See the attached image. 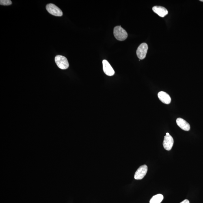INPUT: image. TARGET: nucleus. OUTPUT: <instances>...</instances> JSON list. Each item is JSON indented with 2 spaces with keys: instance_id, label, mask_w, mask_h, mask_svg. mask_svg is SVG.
Wrapping results in <instances>:
<instances>
[{
  "instance_id": "obj_1",
  "label": "nucleus",
  "mask_w": 203,
  "mask_h": 203,
  "mask_svg": "<svg viewBox=\"0 0 203 203\" xmlns=\"http://www.w3.org/2000/svg\"><path fill=\"white\" fill-rule=\"evenodd\" d=\"M113 33L115 38L117 40L124 41L127 38V33L120 26H116L114 27Z\"/></svg>"
},
{
  "instance_id": "obj_2",
  "label": "nucleus",
  "mask_w": 203,
  "mask_h": 203,
  "mask_svg": "<svg viewBox=\"0 0 203 203\" xmlns=\"http://www.w3.org/2000/svg\"><path fill=\"white\" fill-rule=\"evenodd\" d=\"M55 61L56 64L59 69L62 70L68 69L69 63L66 58L63 56L58 55L55 57Z\"/></svg>"
},
{
  "instance_id": "obj_3",
  "label": "nucleus",
  "mask_w": 203,
  "mask_h": 203,
  "mask_svg": "<svg viewBox=\"0 0 203 203\" xmlns=\"http://www.w3.org/2000/svg\"><path fill=\"white\" fill-rule=\"evenodd\" d=\"M46 9L50 14L53 16L58 17L63 16V13L61 9L53 3L46 5Z\"/></svg>"
},
{
  "instance_id": "obj_4",
  "label": "nucleus",
  "mask_w": 203,
  "mask_h": 203,
  "mask_svg": "<svg viewBox=\"0 0 203 203\" xmlns=\"http://www.w3.org/2000/svg\"><path fill=\"white\" fill-rule=\"evenodd\" d=\"M148 45L146 43H142L139 46L137 50V55L140 59H143L146 57L148 50Z\"/></svg>"
},
{
  "instance_id": "obj_5",
  "label": "nucleus",
  "mask_w": 203,
  "mask_h": 203,
  "mask_svg": "<svg viewBox=\"0 0 203 203\" xmlns=\"http://www.w3.org/2000/svg\"><path fill=\"white\" fill-rule=\"evenodd\" d=\"M148 167L146 165H143L140 167L135 172L134 175L135 179L142 180L146 175L148 172Z\"/></svg>"
},
{
  "instance_id": "obj_6",
  "label": "nucleus",
  "mask_w": 203,
  "mask_h": 203,
  "mask_svg": "<svg viewBox=\"0 0 203 203\" xmlns=\"http://www.w3.org/2000/svg\"><path fill=\"white\" fill-rule=\"evenodd\" d=\"M104 72L106 75L109 76H112L114 75L115 72L111 65L109 62L105 59L102 61Z\"/></svg>"
},
{
  "instance_id": "obj_7",
  "label": "nucleus",
  "mask_w": 203,
  "mask_h": 203,
  "mask_svg": "<svg viewBox=\"0 0 203 203\" xmlns=\"http://www.w3.org/2000/svg\"><path fill=\"white\" fill-rule=\"evenodd\" d=\"M174 143V139L170 135L165 136L163 142V146L165 150H170L172 149Z\"/></svg>"
},
{
  "instance_id": "obj_8",
  "label": "nucleus",
  "mask_w": 203,
  "mask_h": 203,
  "mask_svg": "<svg viewBox=\"0 0 203 203\" xmlns=\"http://www.w3.org/2000/svg\"><path fill=\"white\" fill-rule=\"evenodd\" d=\"M152 10L154 13L161 17H164L168 14V11L163 7L156 6L152 8Z\"/></svg>"
},
{
  "instance_id": "obj_9",
  "label": "nucleus",
  "mask_w": 203,
  "mask_h": 203,
  "mask_svg": "<svg viewBox=\"0 0 203 203\" xmlns=\"http://www.w3.org/2000/svg\"><path fill=\"white\" fill-rule=\"evenodd\" d=\"M158 96L159 99L163 103L166 104L170 103L171 98L170 96L166 92H162V91L158 93Z\"/></svg>"
},
{
  "instance_id": "obj_10",
  "label": "nucleus",
  "mask_w": 203,
  "mask_h": 203,
  "mask_svg": "<svg viewBox=\"0 0 203 203\" xmlns=\"http://www.w3.org/2000/svg\"><path fill=\"white\" fill-rule=\"evenodd\" d=\"M176 124L178 126L185 131H189L190 128V124L183 119L178 118L176 119Z\"/></svg>"
},
{
  "instance_id": "obj_11",
  "label": "nucleus",
  "mask_w": 203,
  "mask_h": 203,
  "mask_svg": "<svg viewBox=\"0 0 203 203\" xmlns=\"http://www.w3.org/2000/svg\"><path fill=\"white\" fill-rule=\"evenodd\" d=\"M164 199L163 195L158 194L154 195L150 200V203H161Z\"/></svg>"
},
{
  "instance_id": "obj_12",
  "label": "nucleus",
  "mask_w": 203,
  "mask_h": 203,
  "mask_svg": "<svg viewBox=\"0 0 203 203\" xmlns=\"http://www.w3.org/2000/svg\"><path fill=\"white\" fill-rule=\"evenodd\" d=\"M0 4L4 6H8L12 4V2L10 0H1Z\"/></svg>"
},
{
  "instance_id": "obj_13",
  "label": "nucleus",
  "mask_w": 203,
  "mask_h": 203,
  "mask_svg": "<svg viewBox=\"0 0 203 203\" xmlns=\"http://www.w3.org/2000/svg\"><path fill=\"white\" fill-rule=\"evenodd\" d=\"M180 203H190V202L187 199H185Z\"/></svg>"
},
{
  "instance_id": "obj_14",
  "label": "nucleus",
  "mask_w": 203,
  "mask_h": 203,
  "mask_svg": "<svg viewBox=\"0 0 203 203\" xmlns=\"http://www.w3.org/2000/svg\"><path fill=\"white\" fill-rule=\"evenodd\" d=\"M170 134H169V133H166V135H169Z\"/></svg>"
},
{
  "instance_id": "obj_15",
  "label": "nucleus",
  "mask_w": 203,
  "mask_h": 203,
  "mask_svg": "<svg viewBox=\"0 0 203 203\" xmlns=\"http://www.w3.org/2000/svg\"><path fill=\"white\" fill-rule=\"evenodd\" d=\"M200 1L201 2H203V0H200Z\"/></svg>"
}]
</instances>
